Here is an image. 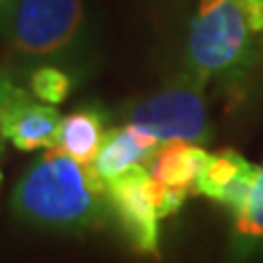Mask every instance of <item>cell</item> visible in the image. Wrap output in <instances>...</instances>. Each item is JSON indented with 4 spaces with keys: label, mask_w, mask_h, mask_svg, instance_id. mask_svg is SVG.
<instances>
[{
    "label": "cell",
    "mask_w": 263,
    "mask_h": 263,
    "mask_svg": "<svg viewBox=\"0 0 263 263\" xmlns=\"http://www.w3.org/2000/svg\"><path fill=\"white\" fill-rule=\"evenodd\" d=\"M108 112L101 105L90 103L62 117L57 145L81 164H92L105 134H108Z\"/></svg>",
    "instance_id": "cell-9"
},
{
    "label": "cell",
    "mask_w": 263,
    "mask_h": 263,
    "mask_svg": "<svg viewBox=\"0 0 263 263\" xmlns=\"http://www.w3.org/2000/svg\"><path fill=\"white\" fill-rule=\"evenodd\" d=\"M230 259L233 263H254L263 259V164L248 200L235 213Z\"/></svg>",
    "instance_id": "cell-11"
},
{
    "label": "cell",
    "mask_w": 263,
    "mask_h": 263,
    "mask_svg": "<svg viewBox=\"0 0 263 263\" xmlns=\"http://www.w3.org/2000/svg\"><path fill=\"white\" fill-rule=\"evenodd\" d=\"M15 3H18V0H0V31H3L5 22H7V18H9V13L15 7Z\"/></svg>",
    "instance_id": "cell-14"
},
{
    "label": "cell",
    "mask_w": 263,
    "mask_h": 263,
    "mask_svg": "<svg viewBox=\"0 0 263 263\" xmlns=\"http://www.w3.org/2000/svg\"><path fill=\"white\" fill-rule=\"evenodd\" d=\"M154 178L147 169V164L125 171L123 176L105 182L110 213L119 221L123 235L127 237L129 246L141 254L158 257V209L154 202Z\"/></svg>",
    "instance_id": "cell-5"
},
{
    "label": "cell",
    "mask_w": 263,
    "mask_h": 263,
    "mask_svg": "<svg viewBox=\"0 0 263 263\" xmlns=\"http://www.w3.org/2000/svg\"><path fill=\"white\" fill-rule=\"evenodd\" d=\"M158 147L160 143L154 136L125 123L121 127L108 129L92 167L103 182H108V180H114L125 171L138 167V164H149Z\"/></svg>",
    "instance_id": "cell-8"
},
{
    "label": "cell",
    "mask_w": 263,
    "mask_h": 263,
    "mask_svg": "<svg viewBox=\"0 0 263 263\" xmlns=\"http://www.w3.org/2000/svg\"><path fill=\"white\" fill-rule=\"evenodd\" d=\"M209 152L200 143L186 141H171L158 147L154 158L147 164L154 180L160 184L176 186V189H193L197 174H200Z\"/></svg>",
    "instance_id": "cell-10"
},
{
    "label": "cell",
    "mask_w": 263,
    "mask_h": 263,
    "mask_svg": "<svg viewBox=\"0 0 263 263\" xmlns=\"http://www.w3.org/2000/svg\"><path fill=\"white\" fill-rule=\"evenodd\" d=\"M62 125V114L55 105L44 103L33 97L29 90L15 88L5 110V141L15 149L33 152L48 149L57 145V134Z\"/></svg>",
    "instance_id": "cell-6"
},
{
    "label": "cell",
    "mask_w": 263,
    "mask_h": 263,
    "mask_svg": "<svg viewBox=\"0 0 263 263\" xmlns=\"http://www.w3.org/2000/svg\"><path fill=\"white\" fill-rule=\"evenodd\" d=\"M15 88H18V84L13 81V77L7 70H0V149H3V141H5V132H3L5 110H7V103H9Z\"/></svg>",
    "instance_id": "cell-13"
},
{
    "label": "cell",
    "mask_w": 263,
    "mask_h": 263,
    "mask_svg": "<svg viewBox=\"0 0 263 263\" xmlns=\"http://www.w3.org/2000/svg\"><path fill=\"white\" fill-rule=\"evenodd\" d=\"M257 174L259 167L243 158L239 152L219 149L217 154L206 156L193 191L226 206L235 215L248 200Z\"/></svg>",
    "instance_id": "cell-7"
},
{
    "label": "cell",
    "mask_w": 263,
    "mask_h": 263,
    "mask_svg": "<svg viewBox=\"0 0 263 263\" xmlns=\"http://www.w3.org/2000/svg\"><path fill=\"white\" fill-rule=\"evenodd\" d=\"M11 209L31 226L79 233L101 224L110 202L92 164H81L60 147H48L18 180Z\"/></svg>",
    "instance_id": "cell-1"
},
{
    "label": "cell",
    "mask_w": 263,
    "mask_h": 263,
    "mask_svg": "<svg viewBox=\"0 0 263 263\" xmlns=\"http://www.w3.org/2000/svg\"><path fill=\"white\" fill-rule=\"evenodd\" d=\"M263 57V0H200L189 24L184 72L197 84L239 86Z\"/></svg>",
    "instance_id": "cell-2"
},
{
    "label": "cell",
    "mask_w": 263,
    "mask_h": 263,
    "mask_svg": "<svg viewBox=\"0 0 263 263\" xmlns=\"http://www.w3.org/2000/svg\"><path fill=\"white\" fill-rule=\"evenodd\" d=\"M77 86V77L70 70L55 64H42L29 70V92L44 103L60 105Z\"/></svg>",
    "instance_id": "cell-12"
},
{
    "label": "cell",
    "mask_w": 263,
    "mask_h": 263,
    "mask_svg": "<svg viewBox=\"0 0 263 263\" xmlns=\"http://www.w3.org/2000/svg\"><path fill=\"white\" fill-rule=\"evenodd\" d=\"M0 180H3V174H0Z\"/></svg>",
    "instance_id": "cell-15"
},
{
    "label": "cell",
    "mask_w": 263,
    "mask_h": 263,
    "mask_svg": "<svg viewBox=\"0 0 263 263\" xmlns=\"http://www.w3.org/2000/svg\"><path fill=\"white\" fill-rule=\"evenodd\" d=\"M123 117L125 123L147 132L160 145L171 141L202 145L211 138L204 86L186 72L171 86L127 105Z\"/></svg>",
    "instance_id": "cell-4"
},
{
    "label": "cell",
    "mask_w": 263,
    "mask_h": 263,
    "mask_svg": "<svg viewBox=\"0 0 263 263\" xmlns=\"http://www.w3.org/2000/svg\"><path fill=\"white\" fill-rule=\"evenodd\" d=\"M24 68L55 64L84 77L92 68L95 33L86 0H18L0 31Z\"/></svg>",
    "instance_id": "cell-3"
}]
</instances>
